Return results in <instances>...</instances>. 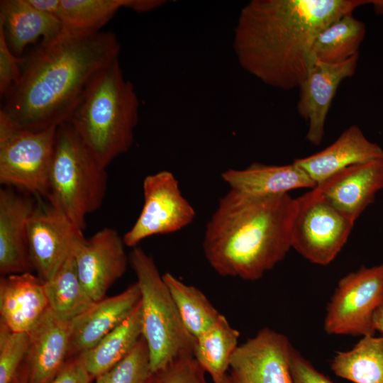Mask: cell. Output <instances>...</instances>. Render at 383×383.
I'll return each mask as SVG.
<instances>
[{"label":"cell","mask_w":383,"mask_h":383,"mask_svg":"<svg viewBox=\"0 0 383 383\" xmlns=\"http://www.w3.org/2000/svg\"><path fill=\"white\" fill-rule=\"evenodd\" d=\"M370 0H253L240 13L233 48L240 66L269 86L298 88L319 33Z\"/></svg>","instance_id":"cell-1"},{"label":"cell","mask_w":383,"mask_h":383,"mask_svg":"<svg viewBox=\"0 0 383 383\" xmlns=\"http://www.w3.org/2000/svg\"><path fill=\"white\" fill-rule=\"evenodd\" d=\"M120 50L113 32L63 28L30 55L0 111L25 130L58 126L68 121L94 77L118 59Z\"/></svg>","instance_id":"cell-2"},{"label":"cell","mask_w":383,"mask_h":383,"mask_svg":"<svg viewBox=\"0 0 383 383\" xmlns=\"http://www.w3.org/2000/svg\"><path fill=\"white\" fill-rule=\"evenodd\" d=\"M295 199L289 194L252 196L229 189L208 221L205 257L223 277L255 281L292 248Z\"/></svg>","instance_id":"cell-3"},{"label":"cell","mask_w":383,"mask_h":383,"mask_svg":"<svg viewBox=\"0 0 383 383\" xmlns=\"http://www.w3.org/2000/svg\"><path fill=\"white\" fill-rule=\"evenodd\" d=\"M139 101L118 59L91 80L68 121L104 167L127 152L134 141Z\"/></svg>","instance_id":"cell-4"},{"label":"cell","mask_w":383,"mask_h":383,"mask_svg":"<svg viewBox=\"0 0 383 383\" xmlns=\"http://www.w3.org/2000/svg\"><path fill=\"white\" fill-rule=\"evenodd\" d=\"M107 173L69 121L57 128L50 172L48 202L77 228L84 231L88 214L104 199Z\"/></svg>","instance_id":"cell-5"},{"label":"cell","mask_w":383,"mask_h":383,"mask_svg":"<svg viewBox=\"0 0 383 383\" xmlns=\"http://www.w3.org/2000/svg\"><path fill=\"white\" fill-rule=\"evenodd\" d=\"M128 256L140 291L142 335L155 374L176 359L193 355L195 338L184 326L151 256L139 247L133 248Z\"/></svg>","instance_id":"cell-6"},{"label":"cell","mask_w":383,"mask_h":383,"mask_svg":"<svg viewBox=\"0 0 383 383\" xmlns=\"http://www.w3.org/2000/svg\"><path fill=\"white\" fill-rule=\"evenodd\" d=\"M57 128L25 130L0 111V182L46 197Z\"/></svg>","instance_id":"cell-7"},{"label":"cell","mask_w":383,"mask_h":383,"mask_svg":"<svg viewBox=\"0 0 383 383\" xmlns=\"http://www.w3.org/2000/svg\"><path fill=\"white\" fill-rule=\"evenodd\" d=\"M292 248L309 262L327 265L346 243L355 221L332 205L315 187L295 199Z\"/></svg>","instance_id":"cell-8"},{"label":"cell","mask_w":383,"mask_h":383,"mask_svg":"<svg viewBox=\"0 0 383 383\" xmlns=\"http://www.w3.org/2000/svg\"><path fill=\"white\" fill-rule=\"evenodd\" d=\"M383 304V263L362 267L341 278L324 319L328 334L372 335L373 318Z\"/></svg>","instance_id":"cell-9"},{"label":"cell","mask_w":383,"mask_h":383,"mask_svg":"<svg viewBox=\"0 0 383 383\" xmlns=\"http://www.w3.org/2000/svg\"><path fill=\"white\" fill-rule=\"evenodd\" d=\"M143 189L141 212L123 236L126 246L135 248L148 237L174 233L194 219L196 212L182 195L178 180L171 172L162 170L148 175Z\"/></svg>","instance_id":"cell-10"},{"label":"cell","mask_w":383,"mask_h":383,"mask_svg":"<svg viewBox=\"0 0 383 383\" xmlns=\"http://www.w3.org/2000/svg\"><path fill=\"white\" fill-rule=\"evenodd\" d=\"M117 231L111 228L90 238L77 241L72 249L76 270L87 292L95 301L106 296L110 287L125 273L129 256Z\"/></svg>","instance_id":"cell-11"},{"label":"cell","mask_w":383,"mask_h":383,"mask_svg":"<svg viewBox=\"0 0 383 383\" xmlns=\"http://www.w3.org/2000/svg\"><path fill=\"white\" fill-rule=\"evenodd\" d=\"M83 237V231L49 202L35 204L28 221L27 240L38 276L44 281L50 279Z\"/></svg>","instance_id":"cell-12"},{"label":"cell","mask_w":383,"mask_h":383,"mask_svg":"<svg viewBox=\"0 0 383 383\" xmlns=\"http://www.w3.org/2000/svg\"><path fill=\"white\" fill-rule=\"evenodd\" d=\"M292 348L285 335L264 328L237 347L230 361V375L236 383H293Z\"/></svg>","instance_id":"cell-13"},{"label":"cell","mask_w":383,"mask_h":383,"mask_svg":"<svg viewBox=\"0 0 383 383\" xmlns=\"http://www.w3.org/2000/svg\"><path fill=\"white\" fill-rule=\"evenodd\" d=\"M359 55L339 63L313 60L299 86L297 111L308 123L306 140L313 145L322 143L326 120L341 82L352 77L357 69Z\"/></svg>","instance_id":"cell-14"},{"label":"cell","mask_w":383,"mask_h":383,"mask_svg":"<svg viewBox=\"0 0 383 383\" xmlns=\"http://www.w3.org/2000/svg\"><path fill=\"white\" fill-rule=\"evenodd\" d=\"M137 282L118 294L95 301L72 320L69 358L95 346L106 335L123 322L140 302Z\"/></svg>","instance_id":"cell-15"},{"label":"cell","mask_w":383,"mask_h":383,"mask_svg":"<svg viewBox=\"0 0 383 383\" xmlns=\"http://www.w3.org/2000/svg\"><path fill=\"white\" fill-rule=\"evenodd\" d=\"M316 188L332 205L355 221L383 189V159L348 167Z\"/></svg>","instance_id":"cell-16"},{"label":"cell","mask_w":383,"mask_h":383,"mask_svg":"<svg viewBox=\"0 0 383 383\" xmlns=\"http://www.w3.org/2000/svg\"><path fill=\"white\" fill-rule=\"evenodd\" d=\"M72 320L50 309L29 333L26 355L28 383H48L69 359Z\"/></svg>","instance_id":"cell-17"},{"label":"cell","mask_w":383,"mask_h":383,"mask_svg":"<svg viewBox=\"0 0 383 383\" xmlns=\"http://www.w3.org/2000/svg\"><path fill=\"white\" fill-rule=\"evenodd\" d=\"M35 204L9 189L0 190V273L32 272L28 225Z\"/></svg>","instance_id":"cell-18"},{"label":"cell","mask_w":383,"mask_h":383,"mask_svg":"<svg viewBox=\"0 0 383 383\" xmlns=\"http://www.w3.org/2000/svg\"><path fill=\"white\" fill-rule=\"evenodd\" d=\"M383 159V149L368 140L356 125L346 128L322 150L294 160L316 186L342 170L357 165Z\"/></svg>","instance_id":"cell-19"},{"label":"cell","mask_w":383,"mask_h":383,"mask_svg":"<svg viewBox=\"0 0 383 383\" xmlns=\"http://www.w3.org/2000/svg\"><path fill=\"white\" fill-rule=\"evenodd\" d=\"M49 310L44 280L32 272L1 276L0 322L16 332L30 333Z\"/></svg>","instance_id":"cell-20"},{"label":"cell","mask_w":383,"mask_h":383,"mask_svg":"<svg viewBox=\"0 0 383 383\" xmlns=\"http://www.w3.org/2000/svg\"><path fill=\"white\" fill-rule=\"evenodd\" d=\"M231 189L252 196H276L297 189H313L315 183L295 162L267 165L254 162L241 169H228L221 173Z\"/></svg>","instance_id":"cell-21"},{"label":"cell","mask_w":383,"mask_h":383,"mask_svg":"<svg viewBox=\"0 0 383 383\" xmlns=\"http://www.w3.org/2000/svg\"><path fill=\"white\" fill-rule=\"evenodd\" d=\"M0 26L9 49L18 57L38 38L51 40L63 29L57 17L35 9L26 0H1Z\"/></svg>","instance_id":"cell-22"},{"label":"cell","mask_w":383,"mask_h":383,"mask_svg":"<svg viewBox=\"0 0 383 383\" xmlns=\"http://www.w3.org/2000/svg\"><path fill=\"white\" fill-rule=\"evenodd\" d=\"M142 337L140 302L131 315L82 356L93 379L121 361Z\"/></svg>","instance_id":"cell-23"},{"label":"cell","mask_w":383,"mask_h":383,"mask_svg":"<svg viewBox=\"0 0 383 383\" xmlns=\"http://www.w3.org/2000/svg\"><path fill=\"white\" fill-rule=\"evenodd\" d=\"M239 337V331L221 314L209 329L195 338L193 355L213 383L220 382L228 374Z\"/></svg>","instance_id":"cell-24"},{"label":"cell","mask_w":383,"mask_h":383,"mask_svg":"<svg viewBox=\"0 0 383 383\" xmlns=\"http://www.w3.org/2000/svg\"><path fill=\"white\" fill-rule=\"evenodd\" d=\"M44 289L49 309L61 318L72 320L95 302L83 287L72 253L46 281Z\"/></svg>","instance_id":"cell-25"},{"label":"cell","mask_w":383,"mask_h":383,"mask_svg":"<svg viewBox=\"0 0 383 383\" xmlns=\"http://www.w3.org/2000/svg\"><path fill=\"white\" fill-rule=\"evenodd\" d=\"M365 25L347 13L331 23L318 35L312 49L313 60L339 63L359 55Z\"/></svg>","instance_id":"cell-26"},{"label":"cell","mask_w":383,"mask_h":383,"mask_svg":"<svg viewBox=\"0 0 383 383\" xmlns=\"http://www.w3.org/2000/svg\"><path fill=\"white\" fill-rule=\"evenodd\" d=\"M331 370L354 383H383V337L362 336L351 350L335 355Z\"/></svg>","instance_id":"cell-27"},{"label":"cell","mask_w":383,"mask_h":383,"mask_svg":"<svg viewBox=\"0 0 383 383\" xmlns=\"http://www.w3.org/2000/svg\"><path fill=\"white\" fill-rule=\"evenodd\" d=\"M162 277L184 326L194 338L217 321L221 313L200 289L168 272Z\"/></svg>","instance_id":"cell-28"},{"label":"cell","mask_w":383,"mask_h":383,"mask_svg":"<svg viewBox=\"0 0 383 383\" xmlns=\"http://www.w3.org/2000/svg\"><path fill=\"white\" fill-rule=\"evenodd\" d=\"M130 4L131 0H61L57 18L64 29L96 32Z\"/></svg>","instance_id":"cell-29"},{"label":"cell","mask_w":383,"mask_h":383,"mask_svg":"<svg viewBox=\"0 0 383 383\" xmlns=\"http://www.w3.org/2000/svg\"><path fill=\"white\" fill-rule=\"evenodd\" d=\"M148 348L142 337L133 349L115 366L100 374L94 383H151Z\"/></svg>","instance_id":"cell-30"},{"label":"cell","mask_w":383,"mask_h":383,"mask_svg":"<svg viewBox=\"0 0 383 383\" xmlns=\"http://www.w3.org/2000/svg\"><path fill=\"white\" fill-rule=\"evenodd\" d=\"M30 345V334L11 330L0 322V383H12Z\"/></svg>","instance_id":"cell-31"},{"label":"cell","mask_w":383,"mask_h":383,"mask_svg":"<svg viewBox=\"0 0 383 383\" xmlns=\"http://www.w3.org/2000/svg\"><path fill=\"white\" fill-rule=\"evenodd\" d=\"M193 355H183L153 374L152 383H207Z\"/></svg>","instance_id":"cell-32"},{"label":"cell","mask_w":383,"mask_h":383,"mask_svg":"<svg viewBox=\"0 0 383 383\" xmlns=\"http://www.w3.org/2000/svg\"><path fill=\"white\" fill-rule=\"evenodd\" d=\"M21 59L9 49L3 28L0 26V95L6 99L18 85L22 74Z\"/></svg>","instance_id":"cell-33"},{"label":"cell","mask_w":383,"mask_h":383,"mask_svg":"<svg viewBox=\"0 0 383 383\" xmlns=\"http://www.w3.org/2000/svg\"><path fill=\"white\" fill-rule=\"evenodd\" d=\"M290 368L293 383H334L294 348L291 350Z\"/></svg>","instance_id":"cell-34"},{"label":"cell","mask_w":383,"mask_h":383,"mask_svg":"<svg viewBox=\"0 0 383 383\" xmlns=\"http://www.w3.org/2000/svg\"><path fill=\"white\" fill-rule=\"evenodd\" d=\"M93 377L81 355L69 358L56 376L48 383H91Z\"/></svg>","instance_id":"cell-35"},{"label":"cell","mask_w":383,"mask_h":383,"mask_svg":"<svg viewBox=\"0 0 383 383\" xmlns=\"http://www.w3.org/2000/svg\"><path fill=\"white\" fill-rule=\"evenodd\" d=\"M35 9L57 18L61 0H26Z\"/></svg>","instance_id":"cell-36"},{"label":"cell","mask_w":383,"mask_h":383,"mask_svg":"<svg viewBox=\"0 0 383 383\" xmlns=\"http://www.w3.org/2000/svg\"><path fill=\"white\" fill-rule=\"evenodd\" d=\"M373 328L375 332H379L383 337V304L374 313L373 318Z\"/></svg>","instance_id":"cell-37"},{"label":"cell","mask_w":383,"mask_h":383,"mask_svg":"<svg viewBox=\"0 0 383 383\" xmlns=\"http://www.w3.org/2000/svg\"><path fill=\"white\" fill-rule=\"evenodd\" d=\"M16 380L17 383H28L27 369H23L21 374H16Z\"/></svg>","instance_id":"cell-38"},{"label":"cell","mask_w":383,"mask_h":383,"mask_svg":"<svg viewBox=\"0 0 383 383\" xmlns=\"http://www.w3.org/2000/svg\"><path fill=\"white\" fill-rule=\"evenodd\" d=\"M218 383H236L230 374H227L220 382Z\"/></svg>","instance_id":"cell-39"},{"label":"cell","mask_w":383,"mask_h":383,"mask_svg":"<svg viewBox=\"0 0 383 383\" xmlns=\"http://www.w3.org/2000/svg\"><path fill=\"white\" fill-rule=\"evenodd\" d=\"M12 383H17V382H16V377H15V379H14V380L13 381Z\"/></svg>","instance_id":"cell-40"},{"label":"cell","mask_w":383,"mask_h":383,"mask_svg":"<svg viewBox=\"0 0 383 383\" xmlns=\"http://www.w3.org/2000/svg\"><path fill=\"white\" fill-rule=\"evenodd\" d=\"M152 383V382H151Z\"/></svg>","instance_id":"cell-41"}]
</instances>
